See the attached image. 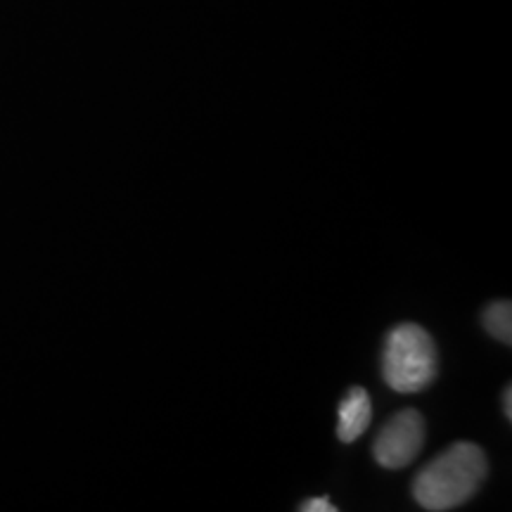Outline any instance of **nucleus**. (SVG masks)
I'll return each mask as SVG.
<instances>
[{
	"label": "nucleus",
	"mask_w": 512,
	"mask_h": 512,
	"mask_svg": "<svg viewBox=\"0 0 512 512\" xmlns=\"http://www.w3.org/2000/svg\"><path fill=\"white\" fill-rule=\"evenodd\" d=\"M489 463L484 451L470 441H458L430 460L413 482V498L420 508L446 512L470 501L484 484Z\"/></svg>",
	"instance_id": "1"
},
{
	"label": "nucleus",
	"mask_w": 512,
	"mask_h": 512,
	"mask_svg": "<svg viewBox=\"0 0 512 512\" xmlns=\"http://www.w3.org/2000/svg\"><path fill=\"white\" fill-rule=\"evenodd\" d=\"M382 375L389 389L415 394L430 387L437 375V347L430 332L415 323L396 325L384 339Z\"/></svg>",
	"instance_id": "2"
},
{
	"label": "nucleus",
	"mask_w": 512,
	"mask_h": 512,
	"mask_svg": "<svg viewBox=\"0 0 512 512\" xmlns=\"http://www.w3.org/2000/svg\"><path fill=\"white\" fill-rule=\"evenodd\" d=\"M422 444H425V420L418 411L406 408L396 413L377 434L373 456L377 465L387 470H401L418 458Z\"/></svg>",
	"instance_id": "3"
},
{
	"label": "nucleus",
	"mask_w": 512,
	"mask_h": 512,
	"mask_svg": "<svg viewBox=\"0 0 512 512\" xmlns=\"http://www.w3.org/2000/svg\"><path fill=\"white\" fill-rule=\"evenodd\" d=\"M370 420H373V403L363 387H351L344 401L339 403V418H337V437L344 444H351L368 430Z\"/></svg>",
	"instance_id": "4"
},
{
	"label": "nucleus",
	"mask_w": 512,
	"mask_h": 512,
	"mask_svg": "<svg viewBox=\"0 0 512 512\" xmlns=\"http://www.w3.org/2000/svg\"><path fill=\"white\" fill-rule=\"evenodd\" d=\"M482 323L486 332L491 337L503 342L505 347L512 344V304L505 299V302H494L489 304L482 313Z\"/></svg>",
	"instance_id": "5"
},
{
	"label": "nucleus",
	"mask_w": 512,
	"mask_h": 512,
	"mask_svg": "<svg viewBox=\"0 0 512 512\" xmlns=\"http://www.w3.org/2000/svg\"><path fill=\"white\" fill-rule=\"evenodd\" d=\"M304 512H335V503L330 501V498H311V501H306L302 505Z\"/></svg>",
	"instance_id": "6"
},
{
	"label": "nucleus",
	"mask_w": 512,
	"mask_h": 512,
	"mask_svg": "<svg viewBox=\"0 0 512 512\" xmlns=\"http://www.w3.org/2000/svg\"><path fill=\"white\" fill-rule=\"evenodd\" d=\"M503 413L505 418L512 420V387H505L503 392Z\"/></svg>",
	"instance_id": "7"
}]
</instances>
